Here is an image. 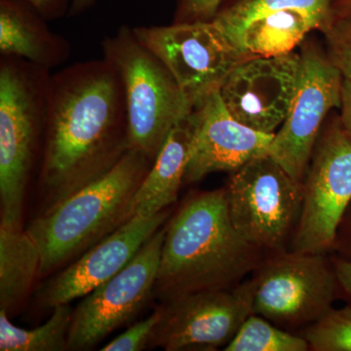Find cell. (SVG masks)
Wrapping results in <instances>:
<instances>
[{
  "label": "cell",
  "instance_id": "obj_31",
  "mask_svg": "<svg viewBox=\"0 0 351 351\" xmlns=\"http://www.w3.org/2000/svg\"><path fill=\"white\" fill-rule=\"evenodd\" d=\"M95 3L96 0H71L68 16L75 17V16L82 15V13L92 8Z\"/></svg>",
  "mask_w": 351,
  "mask_h": 351
},
{
  "label": "cell",
  "instance_id": "obj_10",
  "mask_svg": "<svg viewBox=\"0 0 351 351\" xmlns=\"http://www.w3.org/2000/svg\"><path fill=\"white\" fill-rule=\"evenodd\" d=\"M165 225L147 240L124 269L83 297L73 309L69 350H89L135 319L154 298Z\"/></svg>",
  "mask_w": 351,
  "mask_h": 351
},
{
  "label": "cell",
  "instance_id": "obj_12",
  "mask_svg": "<svg viewBox=\"0 0 351 351\" xmlns=\"http://www.w3.org/2000/svg\"><path fill=\"white\" fill-rule=\"evenodd\" d=\"M343 77L329 57L313 47L301 55L294 97L269 154L297 181H304L328 112L341 108Z\"/></svg>",
  "mask_w": 351,
  "mask_h": 351
},
{
  "label": "cell",
  "instance_id": "obj_1",
  "mask_svg": "<svg viewBox=\"0 0 351 351\" xmlns=\"http://www.w3.org/2000/svg\"><path fill=\"white\" fill-rule=\"evenodd\" d=\"M129 149L123 84L112 64L103 58L51 75L39 169L47 206L107 173Z\"/></svg>",
  "mask_w": 351,
  "mask_h": 351
},
{
  "label": "cell",
  "instance_id": "obj_7",
  "mask_svg": "<svg viewBox=\"0 0 351 351\" xmlns=\"http://www.w3.org/2000/svg\"><path fill=\"white\" fill-rule=\"evenodd\" d=\"M225 189L233 226L246 241L265 254L289 250L301 218L302 182L267 154L232 172Z\"/></svg>",
  "mask_w": 351,
  "mask_h": 351
},
{
  "label": "cell",
  "instance_id": "obj_21",
  "mask_svg": "<svg viewBox=\"0 0 351 351\" xmlns=\"http://www.w3.org/2000/svg\"><path fill=\"white\" fill-rule=\"evenodd\" d=\"M225 351H307L301 335L286 331L257 314H252L240 327Z\"/></svg>",
  "mask_w": 351,
  "mask_h": 351
},
{
  "label": "cell",
  "instance_id": "obj_11",
  "mask_svg": "<svg viewBox=\"0 0 351 351\" xmlns=\"http://www.w3.org/2000/svg\"><path fill=\"white\" fill-rule=\"evenodd\" d=\"M149 348L215 350L226 346L253 313L250 279L235 287L203 291L161 302Z\"/></svg>",
  "mask_w": 351,
  "mask_h": 351
},
{
  "label": "cell",
  "instance_id": "obj_18",
  "mask_svg": "<svg viewBox=\"0 0 351 351\" xmlns=\"http://www.w3.org/2000/svg\"><path fill=\"white\" fill-rule=\"evenodd\" d=\"M332 0H225L212 22L223 34L246 25L284 27L309 15L332 19Z\"/></svg>",
  "mask_w": 351,
  "mask_h": 351
},
{
  "label": "cell",
  "instance_id": "obj_27",
  "mask_svg": "<svg viewBox=\"0 0 351 351\" xmlns=\"http://www.w3.org/2000/svg\"><path fill=\"white\" fill-rule=\"evenodd\" d=\"M332 251L338 252L339 257L351 261V203L339 223Z\"/></svg>",
  "mask_w": 351,
  "mask_h": 351
},
{
  "label": "cell",
  "instance_id": "obj_8",
  "mask_svg": "<svg viewBox=\"0 0 351 351\" xmlns=\"http://www.w3.org/2000/svg\"><path fill=\"white\" fill-rule=\"evenodd\" d=\"M302 191L301 218L289 250L330 253L351 203V132L341 119L320 133Z\"/></svg>",
  "mask_w": 351,
  "mask_h": 351
},
{
  "label": "cell",
  "instance_id": "obj_2",
  "mask_svg": "<svg viewBox=\"0 0 351 351\" xmlns=\"http://www.w3.org/2000/svg\"><path fill=\"white\" fill-rule=\"evenodd\" d=\"M165 230L154 292L160 302L235 287L267 255L233 226L225 188L189 196Z\"/></svg>",
  "mask_w": 351,
  "mask_h": 351
},
{
  "label": "cell",
  "instance_id": "obj_17",
  "mask_svg": "<svg viewBox=\"0 0 351 351\" xmlns=\"http://www.w3.org/2000/svg\"><path fill=\"white\" fill-rule=\"evenodd\" d=\"M24 0H0V53L51 69L68 61V41Z\"/></svg>",
  "mask_w": 351,
  "mask_h": 351
},
{
  "label": "cell",
  "instance_id": "obj_3",
  "mask_svg": "<svg viewBox=\"0 0 351 351\" xmlns=\"http://www.w3.org/2000/svg\"><path fill=\"white\" fill-rule=\"evenodd\" d=\"M152 162L130 149L112 169L32 221L27 232L40 252L39 277L77 258L130 219L132 200Z\"/></svg>",
  "mask_w": 351,
  "mask_h": 351
},
{
  "label": "cell",
  "instance_id": "obj_16",
  "mask_svg": "<svg viewBox=\"0 0 351 351\" xmlns=\"http://www.w3.org/2000/svg\"><path fill=\"white\" fill-rule=\"evenodd\" d=\"M197 124L196 108L176 124L132 200L130 219L169 209L184 182L189 152Z\"/></svg>",
  "mask_w": 351,
  "mask_h": 351
},
{
  "label": "cell",
  "instance_id": "obj_13",
  "mask_svg": "<svg viewBox=\"0 0 351 351\" xmlns=\"http://www.w3.org/2000/svg\"><path fill=\"white\" fill-rule=\"evenodd\" d=\"M301 55L294 52L251 57L237 64L221 85V99L244 125L276 134L287 117L299 75Z\"/></svg>",
  "mask_w": 351,
  "mask_h": 351
},
{
  "label": "cell",
  "instance_id": "obj_25",
  "mask_svg": "<svg viewBox=\"0 0 351 351\" xmlns=\"http://www.w3.org/2000/svg\"><path fill=\"white\" fill-rule=\"evenodd\" d=\"M225 0H178L174 23L211 21Z\"/></svg>",
  "mask_w": 351,
  "mask_h": 351
},
{
  "label": "cell",
  "instance_id": "obj_6",
  "mask_svg": "<svg viewBox=\"0 0 351 351\" xmlns=\"http://www.w3.org/2000/svg\"><path fill=\"white\" fill-rule=\"evenodd\" d=\"M253 313L298 334L332 308L339 285L327 254H267L250 278Z\"/></svg>",
  "mask_w": 351,
  "mask_h": 351
},
{
  "label": "cell",
  "instance_id": "obj_29",
  "mask_svg": "<svg viewBox=\"0 0 351 351\" xmlns=\"http://www.w3.org/2000/svg\"><path fill=\"white\" fill-rule=\"evenodd\" d=\"M341 122L351 132V80L343 78L341 86Z\"/></svg>",
  "mask_w": 351,
  "mask_h": 351
},
{
  "label": "cell",
  "instance_id": "obj_19",
  "mask_svg": "<svg viewBox=\"0 0 351 351\" xmlns=\"http://www.w3.org/2000/svg\"><path fill=\"white\" fill-rule=\"evenodd\" d=\"M40 262L38 245L27 230L0 226V311L11 315L27 300Z\"/></svg>",
  "mask_w": 351,
  "mask_h": 351
},
{
  "label": "cell",
  "instance_id": "obj_5",
  "mask_svg": "<svg viewBox=\"0 0 351 351\" xmlns=\"http://www.w3.org/2000/svg\"><path fill=\"white\" fill-rule=\"evenodd\" d=\"M101 45L104 58L117 68L123 84L130 149L154 161L171 130L195 107L133 27L122 25Z\"/></svg>",
  "mask_w": 351,
  "mask_h": 351
},
{
  "label": "cell",
  "instance_id": "obj_22",
  "mask_svg": "<svg viewBox=\"0 0 351 351\" xmlns=\"http://www.w3.org/2000/svg\"><path fill=\"white\" fill-rule=\"evenodd\" d=\"M298 334L306 339L309 350L351 351V306L332 308Z\"/></svg>",
  "mask_w": 351,
  "mask_h": 351
},
{
  "label": "cell",
  "instance_id": "obj_15",
  "mask_svg": "<svg viewBox=\"0 0 351 351\" xmlns=\"http://www.w3.org/2000/svg\"><path fill=\"white\" fill-rule=\"evenodd\" d=\"M196 108L197 124L184 182L195 184L214 172H234L256 157L269 154L274 134L244 125L232 117L219 90Z\"/></svg>",
  "mask_w": 351,
  "mask_h": 351
},
{
  "label": "cell",
  "instance_id": "obj_26",
  "mask_svg": "<svg viewBox=\"0 0 351 351\" xmlns=\"http://www.w3.org/2000/svg\"><path fill=\"white\" fill-rule=\"evenodd\" d=\"M31 4L46 21L61 19L69 15L71 0H24Z\"/></svg>",
  "mask_w": 351,
  "mask_h": 351
},
{
  "label": "cell",
  "instance_id": "obj_14",
  "mask_svg": "<svg viewBox=\"0 0 351 351\" xmlns=\"http://www.w3.org/2000/svg\"><path fill=\"white\" fill-rule=\"evenodd\" d=\"M170 217V209H166L160 213L140 215L129 219L44 282L36 292L39 307L52 311L55 306L85 297L107 282L124 269Z\"/></svg>",
  "mask_w": 351,
  "mask_h": 351
},
{
  "label": "cell",
  "instance_id": "obj_24",
  "mask_svg": "<svg viewBox=\"0 0 351 351\" xmlns=\"http://www.w3.org/2000/svg\"><path fill=\"white\" fill-rule=\"evenodd\" d=\"M159 318L158 307L152 315L132 325L101 348V351H140L149 348L152 332Z\"/></svg>",
  "mask_w": 351,
  "mask_h": 351
},
{
  "label": "cell",
  "instance_id": "obj_23",
  "mask_svg": "<svg viewBox=\"0 0 351 351\" xmlns=\"http://www.w3.org/2000/svg\"><path fill=\"white\" fill-rule=\"evenodd\" d=\"M321 32L329 47L328 57L343 78L351 80V19L332 18Z\"/></svg>",
  "mask_w": 351,
  "mask_h": 351
},
{
  "label": "cell",
  "instance_id": "obj_20",
  "mask_svg": "<svg viewBox=\"0 0 351 351\" xmlns=\"http://www.w3.org/2000/svg\"><path fill=\"white\" fill-rule=\"evenodd\" d=\"M71 304L52 309L49 319L32 330L15 326L5 311H0V350L64 351L69 350V332L73 320Z\"/></svg>",
  "mask_w": 351,
  "mask_h": 351
},
{
  "label": "cell",
  "instance_id": "obj_4",
  "mask_svg": "<svg viewBox=\"0 0 351 351\" xmlns=\"http://www.w3.org/2000/svg\"><path fill=\"white\" fill-rule=\"evenodd\" d=\"M50 71L0 58V226L22 228L27 182L47 120Z\"/></svg>",
  "mask_w": 351,
  "mask_h": 351
},
{
  "label": "cell",
  "instance_id": "obj_9",
  "mask_svg": "<svg viewBox=\"0 0 351 351\" xmlns=\"http://www.w3.org/2000/svg\"><path fill=\"white\" fill-rule=\"evenodd\" d=\"M136 38L167 68L193 107L221 89L248 58L233 47L212 21L133 27Z\"/></svg>",
  "mask_w": 351,
  "mask_h": 351
},
{
  "label": "cell",
  "instance_id": "obj_30",
  "mask_svg": "<svg viewBox=\"0 0 351 351\" xmlns=\"http://www.w3.org/2000/svg\"><path fill=\"white\" fill-rule=\"evenodd\" d=\"M332 18L351 19V0H332Z\"/></svg>",
  "mask_w": 351,
  "mask_h": 351
},
{
  "label": "cell",
  "instance_id": "obj_28",
  "mask_svg": "<svg viewBox=\"0 0 351 351\" xmlns=\"http://www.w3.org/2000/svg\"><path fill=\"white\" fill-rule=\"evenodd\" d=\"M332 262L339 289L351 297V261L335 256L332 258Z\"/></svg>",
  "mask_w": 351,
  "mask_h": 351
}]
</instances>
